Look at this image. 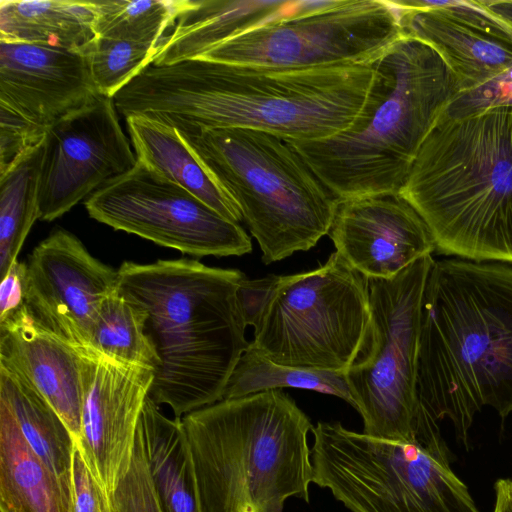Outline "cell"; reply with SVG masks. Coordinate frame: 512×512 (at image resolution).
I'll list each match as a JSON object with an SVG mask.
<instances>
[{
    "label": "cell",
    "mask_w": 512,
    "mask_h": 512,
    "mask_svg": "<svg viewBox=\"0 0 512 512\" xmlns=\"http://www.w3.org/2000/svg\"><path fill=\"white\" fill-rule=\"evenodd\" d=\"M69 512H109L108 500L76 445Z\"/></svg>",
    "instance_id": "33"
},
{
    "label": "cell",
    "mask_w": 512,
    "mask_h": 512,
    "mask_svg": "<svg viewBox=\"0 0 512 512\" xmlns=\"http://www.w3.org/2000/svg\"><path fill=\"white\" fill-rule=\"evenodd\" d=\"M328 235L368 279H391L436 250L426 223L399 194L340 201Z\"/></svg>",
    "instance_id": "16"
},
{
    "label": "cell",
    "mask_w": 512,
    "mask_h": 512,
    "mask_svg": "<svg viewBox=\"0 0 512 512\" xmlns=\"http://www.w3.org/2000/svg\"><path fill=\"white\" fill-rule=\"evenodd\" d=\"M399 195L439 253L512 264V107L460 119L441 114Z\"/></svg>",
    "instance_id": "5"
},
{
    "label": "cell",
    "mask_w": 512,
    "mask_h": 512,
    "mask_svg": "<svg viewBox=\"0 0 512 512\" xmlns=\"http://www.w3.org/2000/svg\"><path fill=\"white\" fill-rule=\"evenodd\" d=\"M109 512H162L138 423L131 465L108 500Z\"/></svg>",
    "instance_id": "31"
},
{
    "label": "cell",
    "mask_w": 512,
    "mask_h": 512,
    "mask_svg": "<svg viewBox=\"0 0 512 512\" xmlns=\"http://www.w3.org/2000/svg\"><path fill=\"white\" fill-rule=\"evenodd\" d=\"M403 35L431 46L458 81L473 90L512 68V42L468 25L434 8H409L390 1Z\"/></svg>",
    "instance_id": "19"
},
{
    "label": "cell",
    "mask_w": 512,
    "mask_h": 512,
    "mask_svg": "<svg viewBox=\"0 0 512 512\" xmlns=\"http://www.w3.org/2000/svg\"><path fill=\"white\" fill-rule=\"evenodd\" d=\"M240 298L251 347L277 364L345 373L367 346L368 278L337 252L311 271L246 278Z\"/></svg>",
    "instance_id": "8"
},
{
    "label": "cell",
    "mask_w": 512,
    "mask_h": 512,
    "mask_svg": "<svg viewBox=\"0 0 512 512\" xmlns=\"http://www.w3.org/2000/svg\"><path fill=\"white\" fill-rule=\"evenodd\" d=\"M94 220L195 257L242 256L250 236L202 200L137 159L84 201Z\"/></svg>",
    "instance_id": "12"
},
{
    "label": "cell",
    "mask_w": 512,
    "mask_h": 512,
    "mask_svg": "<svg viewBox=\"0 0 512 512\" xmlns=\"http://www.w3.org/2000/svg\"><path fill=\"white\" fill-rule=\"evenodd\" d=\"M98 94L84 51L0 41V109L41 133Z\"/></svg>",
    "instance_id": "17"
},
{
    "label": "cell",
    "mask_w": 512,
    "mask_h": 512,
    "mask_svg": "<svg viewBox=\"0 0 512 512\" xmlns=\"http://www.w3.org/2000/svg\"><path fill=\"white\" fill-rule=\"evenodd\" d=\"M0 401L12 412L30 448L58 479L70 510L76 450L70 430L41 394L1 365Z\"/></svg>",
    "instance_id": "25"
},
{
    "label": "cell",
    "mask_w": 512,
    "mask_h": 512,
    "mask_svg": "<svg viewBox=\"0 0 512 512\" xmlns=\"http://www.w3.org/2000/svg\"><path fill=\"white\" fill-rule=\"evenodd\" d=\"M434 261L427 255L391 279H368L370 336L345 376L370 436L415 443L422 303Z\"/></svg>",
    "instance_id": "10"
},
{
    "label": "cell",
    "mask_w": 512,
    "mask_h": 512,
    "mask_svg": "<svg viewBox=\"0 0 512 512\" xmlns=\"http://www.w3.org/2000/svg\"><path fill=\"white\" fill-rule=\"evenodd\" d=\"M375 64L272 69L190 59L149 65L114 97L125 118L145 115L187 134L242 128L285 142L327 139L357 118Z\"/></svg>",
    "instance_id": "1"
},
{
    "label": "cell",
    "mask_w": 512,
    "mask_h": 512,
    "mask_svg": "<svg viewBox=\"0 0 512 512\" xmlns=\"http://www.w3.org/2000/svg\"><path fill=\"white\" fill-rule=\"evenodd\" d=\"M296 5L197 59L272 69L370 65L403 36L390 1L336 0L312 13H298Z\"/></svg>",
    "instance_id": "11"
},
{
    "label": "cell",
    "mask_w": 512,
    "mask_h": 512,
    "mask_svg": "<svg viewBox=\"0 0 512 512\" xmlns=\"http://www.w3.org/2000/svg\"><path fill=\"white\" fill-rule=\"evenodd\" d=\"M202 512H283L309 503L313 425L282 389L222 399L184 415Z\"/></svg>",
    "instance_id": "6"
},
{
    "label": "cell",
    "mask_w": 512,
    "mask_h": 512,
    "mask_svg": "<svg viewBox=\"0 0 512 512\" xmlns=\"http://www.w3.org/2000/svg\"><path fill=\"white\" fill-rule=\"evenodd\" d=\"M419 409L447 418L468 449L469 430L485 406L512 412V265L434 261L421 314Z\"/></svg>",
    "instance_id": "2"
},
{
    "label": "cell",
    "mask_w": 512,
    "mask_h": 512,
    "mask_svg": "<svg viewBox=\"0 0 512 512\" xmlns=\"http://www.w3.org/2000/svg\"><path fill=\"white\" fill-rule=\"evenodd\" d=\"M162 512H202L192 452L181 418L166 417L149 396L139 420Z\"/></svg>",
    "instance_id": "22"
},
{
    "label": "cell",
    "mask_w": 512,
    "mask_h": 512,
    "mask_svg": "<svg viewBox=\"0 0 512 512\" xmlns=\"http://www.w3.org/2000/svg\"><path fill=\"white\" fill-rule=\"evenodd\" d=\"M95 17L90 0H0V41L84 51Z\"/></svg>",
    "instance_id": "23"
},
{
    "label": "cell",
    "mask_w": 512,
    "mask_h": 512,
    "mask_svg": "<svg viewBox=\"0 0 512 512\" xmlns=\"http://www.w3.org/2000/svg\"><path fill=\"white\" fill-rule=\"evenodd\" d=\"M0 365L41 394L79 441L83 376L76 348L36 323L24 306L0 321Z\"/></svg>",
    "instance_id": "18"
},
{
    "label": "cell",
    "mask_w": 512,
    "mask_h": 512,
    "mask_svg": "<svg viewBox=\"0 0 512 512\" xmlns=\"http://www.w3.org/2000/svg\"><path fill=\"white\" fill-rule=\"evenodd\" d=\"M1 279L0 321L25 306L26 262L16 260Z\"/></svg>",
    "instance_id": "34"
},
{
    "label": "cell",
    "mask_w": 512,
    "mask_h": 512,
    "mask_svg": "<svg viewBox=\"0 0 512 512\" xmlns=\"http://www.w3.org/2000/svg\"><path fill=\"white\" fill-rule=\"evenodd\" d=\"M493 512H512V480L499 479L495 484Z\"/></svg>",
    "instance_id": "35"
},
{
    "label": "cell",
    "mask_w": 512,
    "mask_h": 512,
    "mask_svg": "<svg viewBox=\"0 0 512 512\" xmlns=\"http://www.w3.org/2000/svg\"><path fill=\"white\" fill-rule=\"evenodd\" d=\"M117 112L113 98L98 94L48 129L40 177V220L61 217L135 166L137 156Z\"/></svg>",
    "instance_id": "13"
},
{
    "label": "cell",
    "mask_w": 512,
    "mask_h": 512,
    "mask_svg": "<svg viewBox=\"0 0 512 512\" xmlns=\"http://www.w3.org/2000/svg\"><path fill=\"white\" fill-rule=\"evenodd\" d=\"M180 135L238 206L265 264L328 235L340 201L287 142L242 128Z\"/></svg>",
    "instance_id": "7"
},
{
    "label": "cell",
    "mask_w": 512,
    "mask_h": 512,
    "mask_svg": "<svg viewBox=\"0 0 512 512\" xmlns=\"http://www.w3.org/2000/svg\"><path fill=\"white\" fill-rule=\"evenodd\" d=\"M157 50L155 45L96 36L84 53L98 93L113 98L152 64Z\"/></svg>",
    "instance_id": "30"
},
{
    "label": "cell",
    "mask_w": 512,
    "mask_h": 512,
    "mask_svg": "<svg viewBox=\"0 0 512 512\" xmlns=\"http://www.w3.org/2000/svg\"><path fill=\"white\" fill-rule=\"evenodd\" d=\"M0 511L69 512L61 485L0 401Z\"/></svg>",
    "instance_id": "24"
},
{
    "label": "cell",
    "mask_w": 512,
    "mask_h": 512,
    "mask_svg": "<svg viewBox=\"0 0 512 512\" xmlns=\"http://www.w3.org/2000/svg\"><path fill=\"white\" fill-rule=\"evenodd\" d=\"M282 388L329 394L353 405L345 373L280 365L260 354L251 345L237 362L222 399Z\"/></svg>",
    "instance_id": "28"
},
{
    "label": "cell",
    "mask_w": 512,
    "mask_h": 512,
    "mask_svg": "<svg viewBox=\"0 0 512 512\" xmlns=\"http://www.w3.org/2000/svg\"><path fill=\"white\" fill-rule=\"evenodd\" d=\"M0 512H2V511H0Z\"/></svg>",
    "instance_id": "37"
},
{
    "label": "cell",
    "mask_w": 512,
    "mask_h": 512,
    "mask_svg": "<svg viewBox=\"0 0 512 512\" xmlns=\"http://www.w3.org/2000/svg\"><path fill=\"white\" fill-rule=\"evenodd\" d=\"M79 352L83 411L76 445L109 500L131 465L138 423L155 371L93 349Z\"/></svg>",
    "instance_id": "15"
},
{
    "label": "cell",
    "mask_w": 512,
    "mask_h": 512,
    "mask_svg": "<svg viewBox=\"0 0 512 512\" xmlns=\"http://www.w3.org/2000/svg\"><path fill=\"white\" fill-rule=\"evenodd\" d=\"M312 483L351 512H479L453 472L451 454L319 421L312 429Z\"/></svg>",
    "instance_id": "9"
},
{
    "label": "cell",
    "mask_w": 512,
    "mask_h": 512,
    "mask_svg": "<svg viewBox=\"0 0 512 512\" xmlns=\"http://www.w3.org/2000/svg\"><path fill=\"white\" fill-rule=\"evenodd\" d=\"M118 287V270L58 228L28 256L24 304L36 323L81 351L90 348L101 306Z\"/></svg>",
    "instance_id": "14"
},
{
    "label": "cell",
    "mask_w": 512,
    "mask_h": 512,
    "mask_svg": "<svg viewBox=\"0 0 512 512\" xmlns=\"http://www.w3.org/2000/svg\"><path fill=\"white\" fill-rule=\"evenodd\" d=\"M479 2L512 29V0H479Z\"/></svg>",
    "instance_id": "36"
},
{
    "label": "cell",
    "mask_w": 512,
    "mask_h": 512,
    "mask_svg": "<svg viewBox=\"0 0 512 512\" xmlns=\"http://www.w3.org/2000/svg\"><path fill=\"white\" fill-rule=\"evenodd\" d=\"M296 1L184 0L152 65L197 59L223 41L291 12Z\"/></svg>",
    "instance_id": "20"
},
{
    "label": "cell",
    "mask_w": 512,
    "mask_h": 512,
    "mask_svg": "<svg viewBox=\"0 0 512 512\" xmlns=\"http://www.w3.org/2000/svg\"><path fill=\"white\" fill-rule=\"evenodd\" d=\"M147 321V311L118 287L101 306L89 349L156 372L160 358Z\"/></svg>",
    "instance_id": "27"
},
{
    "label": "cell",
    "mask_w": 512,
    "mask_h": 512,
    "mask_svg": "<svg viewBox=\"0 0 512 512\" xmlns=\"http://www.w3.org/2000/svg\"><path fill=\"white\" fill-rule=\"evenodd\" d=\"M44 140L0 174V276L17 260L34 222L39 219Z\"/></svg>",
    "instance_id": "26"
},
{
    "label": "cell",
    "mask_w": 512,
    "mask_h": 512,
    "mask_svg": "<svg viewBox=\"0 0 512 512\" xmlns=\"http://www.w3.org/2000/svg\"><path fill=\"white\" fill-rule=\"evenodd\" d=\"M459 92L440 55L403 35L376 62L367 98L347 129L287 143L339 201L399 194L424 139Z\"/></svg>",
    "instance_id": "4"
},
{
    "label": "cell",
    "mask_w": 512,
    "mask_h": 512,
    "mask_svg": "<svg viewBox=\"0 0 512 512\" xmlns=\"http://www.w3.org/2000/svg\"><path fill=\"white\" fill-rule=\"evenodd\" d=\"M137 156L148 167L202 200L226 219L242 221L238 206L173 126L145 115L126 118Z\"/></svg>",
    "instance_id": "21"
},
{
    "label": "cell",
    "mask_w": 512,
    "mask_h": 512,
    "mask_svg": "<svg viewBox=\"0 0 512 512\" xmlns=\"http://www.w3.org/2000/svg\"><path fill=\"white\" fill-rule=\"evenodd\" d=\"M96 36L159 47L184 0L95 1Z\"/></svg>",
    "instance_id": "29"
},
{
    "label": "cell",
    "mask_w": 512,
    "mask_h": 512,
    "mask_svg": "<svg viewBox=\"0 0 512 512\" xmlns=\"http://www.w3.org/2000/svg\"><path fill=\"white\" fill-rule=\"evenodd\" d=\"M245 279L238 269L189 258L125 261L118 269L120 291L147 311L160 358L149 397L176 418L222 400L250 345L240 298Z\"/></svg>",
    "instance_id": "3"
},
{
    "label": "cell",
    "mask_w": 512,
    "mask_h": 512,
    "mask_svg": "<svg viewBox=\"0 0 512 512\" xmlns=\"http://www.w3.org/2000/svg\"><path fill=\"white\" fill-rule=\"evenodd\" d=\"M495 107H512V68L473 90L459 92L441 114L460 119Z\"/></svg>",
    "instance_id": "32"
}]
</instances>
